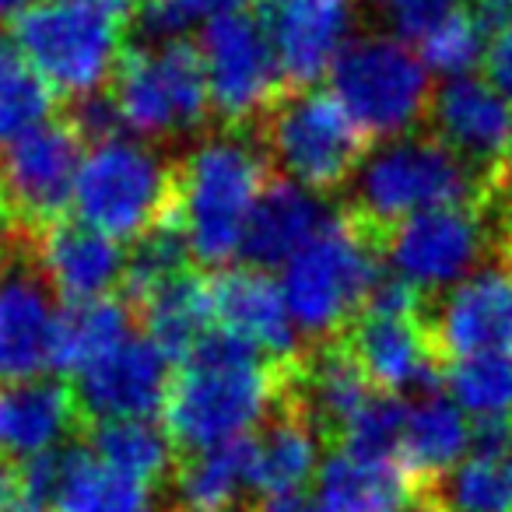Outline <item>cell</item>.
Listing matches in <instances>:
<instances>
[{"mask_svg":"<svg viewBox=\"0 0 512 512\" xmlns=\"http://www.w3.org/2000/svg\"><path fill=\"white\" fill-rule=\"evenodd\" d=\"M253 512H327V505L306 491H292V495H260Z\"/></svg>","mask_w":512,"mask_h":512,"instance_id":"obj_40","label":"cell"},{"mask_svg":"<svg viewBox=\"0 0 512 512\" xmlns=\"http://www.w3.org/2000/svg\"><path fill=\"white\" fill-rule=\"evenodd\" d=\"M214 327L235 337L256 355L271 362H288L302 351V337L288 313L285 292L267 271L256 267H221L211 274Z\"/></svg>","mask_w":512,"mask_h":512,"instance_id":"obj_19","label":"cell"},{"mask_svg":"<svg viewBox=\"0 0 512 512\" xmlns=\"http://www.w3.org/2000/svg\"><path fill=\"white\" fill-rule=\"evenodd\" d=\"M428 123L432 134L488 183L512 151V102L484 74L442 81Z\"/></svg>","mask_w":512,"mask_h":512,"instance_id":"obj_17","label":"cell"},{"mask_svg":"<svg viewBox=\"0 0 512 512\" xmlns=\"http://www.w3.org/2000/svg\"><path fill=\"white\" fill-rule=\"evenodd\" d=\"M491 193H498L502 200H509L512 204V151L505 155V162H502V169L491 176Z\"/></svg>","mask_w":512,"mask_h":512,"instance_id":"obj_41","label":"cell"},{"mask_svg":"<svg viewBox=\"0 0 512 512\" xmlns=\"http://www.w3.org/2000/svg\"><path fill=\"white\" fill-rule=\"evenodd\" d=\"M137 327L158 344L172 365L186 362L214 330V295L211 278L200 267H190L179 278L165 281L134 309Z\"/></svg>","mask_w":512,"mask_h":512,"instance_id":"obj_24","label":"cell"},{"mask_svg":"<svg viewBox=\"0 0 512 512\" xmlns=\"http://www.w3.org/2000/svg\"><path fill=\"white\" fill-rule=\"evenodd\" d=\"M85 435L71 379H32L0 390V456L32 460Z\"/></svg>","mask_w":512,"mask_h":512,"instance_id":"obj_22","label":"cell"},{"mask_svg":"<svg viewBox=\"0 0 512 512\" xmlns=\"http://www.w3.org/2000/svg\"><path fill=\"white\" fill-rule=\"evenodd\" d=\"M106 95L123 130L151 144L200 134L214 116L204 64L190 39H148L144 46H130Z\"/></svg>","mask_w":512,"mask_h":512,"instance_id":"obj_9","label":"cell"},{"mask_svg":"<svg viewBox=\"0 0 512 512\" xmlns=\"http://www.w3.org/2000/svg\"><path fill=\"white\" fill-rule=\"evenodd\" d=\"M509 470H512V449H509Z\"/></svg>","mask_w":512,"mask_h":512,"instance_id":"obj_45","label":"cell"},{"mask_svg":"<svg viewBox=\"0 0 512 512\" xmlns=\"http://www.w3.org/2000/svg\"><path fill=\"white\" fill-rule=\"evenodd\" d=\"M253 432L179 456L169 481L172 512H253Z\"/></svg>","mask_w":512,"mask_h":512,"instance_id":"obj_23","label":"cell"},{"mask_svg":"<svg viewBox=\"0 0 512 512\" xmlns=\"http://www.w3.org/2000/svg\"><path fill=\"white\" fill-rule=\"evenodd\" d=\"M25 4H29V0H0V15H18V11L25 8Z\"/></svg>","mask_w":512,"mask_h":512,"instance_id":"obj_42","label":"cell"},{"mask_svg":"<svg viewBox=\"0 0 512 512\" xmlns=\"http://www.w3.org/2000/svg\"><path fill=\"white\" fill-rule=\"evenodd\" d=\"M421 60L425 67L442 81L467 78L477 74V67L484 64V50H488V25L481 15H474L470 8H449L446 15H439L418 39Z\"/></svg>","mask_w":512,"mask_h":512,"instance_id":"obj_33","label":"cell"},{"mask_svg":"<svg viewBox=\"0 0 512 512\" xmlns=\"http://www.w3.org/2000/svg\"><path fill=\"white\" fill-rule=\"evenodd\" d=\"M502 4H505V8H509V11H512V0H502Z\"/></svg>","mask_w":512,"mask_h":512,"instance_id":"obj_44","label":"cell"},{"mask_svg":"<svg viewBox=\"0 0 512 512\" xmlns=\"http://www.w3.org/2000/svg\"><path fill=\"white\" fill-rule=\"evenodd\" d=\"M53 512H155V488L102 463L81 439L64 446Z\"/></svg>","mask_w":512,"mask_h":512,"instance_id":"obj_29","label":"cell"},{"mask_svg":"<svg viewBox=\"0 0 512 512\" xmlns=\"http://www.w3.org/2000/svg\"><path fill=\"white\" fill-rule=\"evenodd\" d=\"M470 432L474 421H467V411L453 397L428 393L414 400L400 446V467L411 474L414 488L453 470L470 453Z\"/></svg>","mask_w":512,"mask_h":512,"instance_id":"obj_28","label":"cell"},{"mask_svg":"<svg viewBox=\"0 0 512 512\" xmlns=\"http://www.w3.org/2000/svg\"><path fill=\"white\" fill-rule=\"evenodd\" d=\"M190 267H197V260H193L190 239H186V228L179 221V207H176V214H169L155 228H148L141 239L130 242L127 267H123V281H120V299L130 309H137L155 288L179 278Z\"/></svg>","mask_w":512,"mask_h":512,"instance_id":"obj_32","label":"cell"},{"mask_svg":"<svg viewBox=\"0 0 512 512\" xmlns=\"http://www.w3.org/2000/svg\"><path fill=\"white\" fill-rule=\"evenodd\" d=\"M57 295L36 260L0 274V383H32L53 369Z\"/></svg>","mask_w":512,"mask_h":512,"instance_id":"obj_18","label":"cell"},{"mask_svg":"<svg viewBox=\"0 0 512 512\" xmlns=\"http://www.w3.org/2000/svg\"><path fill=\"white\" fill-rule=\"evenodd\" d=\"M281 362L256 355L218 327L172 369L162 425L179 456L204 453L264 425L278 400Z\"/></svg>","mask_w":512,"mask_h":512,"instance_id":"obj_1","label":"cell"},{"mask_svg":"<svg viewBox=\"0 0 512 512\" xmlns=\"http://www.w3.org/2000/svg\"><path fill=\"white\" fill-rule=\"evenodd\" d=\"M421 512H512L509 460L467 453L453 470L414 488Z\"/></svg>","mask_w":512,"mask_h":512,"instance_id":"obj_31","label":"cell"},{"mask_svg":"<svg viewBox=\"0 0 512 512\" xmlns=\"http://www.w3.org/2000/svg\"><path fill=\"white\" fill-rule=\"evenodd\" d=\"M85 151L88 141L67 113L0 148V211L32 256L39 235L74 214Z\"/></svg>","mask_w":512,"mask_h":512,"instance_id":"obj_11","label":"cell"},{"mask_svg":"<svg viewBox=\"0 0 512 512\" xmlns=\"http://www.w3.org/2000/svg\"><path fill=\"white\" fill-rule=\"evenodd\" d=\"M327 81L372 144L414 134L432 113L435 74L425 67L418 46L393 32L358 36Z\"/></svg>","mask_w":512,"mask_h":512,"instance_id":"obj_10","label":"cell"},{"mask_svg":"<svg viewBox=\"0 0 512 512\" xmlns=\"http://www.w3.org/2000/svg\"><path fill=\"white\" fill-rule=\"evenodd\" d=\"M446 390L474 418L512 421V348L446 365Z\"/></svg>","mask_w":512,"mask_h":512,"instance_id":"obj_35","label":"cell"},{"mask_svg":"<svg viewBox=\"0 0 512 512\" xmlns=\"http://www.w3.org/2000/svg\"><path fill=\"white\" fill-rule=\"evenodd\" d=\"M505 267L512 271V242H509V253H505Z\"/></svg>","mask_w":512,"mask_h":512,"instance_id":"obj_43","label":"cell"},{"mask_svg":"<svg viewBox=\"0 0 512 512\" xmlns=\"http://www.w3.org/2000/svg\"><path fill=\"white\" fill-rule=\"evenodd\" d=\"M327 200L330 197H320V193L274 172V179L260 193V200H256L253 214L246 221L239 264L267 274L274 267H285L334 214L337 204H327Z\"/></svg>","mask_w":512,"mask_h":512,"instance_id":"obj_21","label":"cell"},{"mask_svg":"<svg viewBox=\"0 0 512 512\" xmlns=\"http://www.w3.org/2000/svg\"><path fill=\"white\" fill-rule=\"evenodd\" d=\"M414 512H421V509H414Z\"/></svg>","mask_w":512,"mask_h":512,"instance_id":"obj_46","label":"cell"},{"mask_svg":"<svg viewBox=\"0 0 512 512\" xmlns=\"http://www.w3.org/2000/svg\"><path fill=\"white\" fill-rule=\"evenodd\" d=\"M341 341L348 344V351L358 358V365L379 393L428 397L446 386V369L428 341L421 306L411 313L362 309L355 323L341 334Z\"/></svg>","mask_w":512,"mask_h":512,"instance_id":"obj_14","label":"cell"},{"mask_svg":"<svg viewBox=\"0 0 512 512\" xmlns=\"http://www.w3.org/2000/svg\"><path fill=\"white\" fill-rule=\"evenodd\" d=\"M260 148L278 176L320 193L348 190L372 141L330 88H292L260 120Z\"/></svg>","mask_w":512,"mask_h":512,"instance_id":"obj_8","label":"cell"},{"mask_svg":"<svg viewBox=\"0 0 512 512\" xmlns=\"http://www.w3.org/2000/svg\"><path fill=\"white\" fill-rule=\"evenodd\" d=\"M512 242V204L484 193L467 204L432 207L400 221L379 246L383 267L418 288L425 299L442 295L491 264L505 267Z\"/></svg>","mask_w":512,"mask_h":512,"instance_id":"obj_5","label":"cell"},{"mask_svg":"<svg viewBox=\"0 0 512 512\" xmlns=\"http://www.w3.org/2000/svg\"><path fill=\"white\" fill-rule=\"evenodd\" d=\"M0 53H4V50H0Z\"/></svg>","mask_w":512,"mask_h":512,"instance_id":"obj_47","label":"cell"},{"mask_svg":"<svg viewBox=\"0 0 512 512\" xmlns=\"http://www.w3.org/2000/svg\"><path fill=\"white\" fill-rule=\"evenodd\" d=\"M407 418H411V404L393 393H376L369 404L362 407L351 428L344 432L341 446L351 456H365V460H397L400 446H404Z\"/></svg>","mask_w":512,"mask_h":512,"instance_id":"obj_36","label":"cell"},{"mask_svg":"<svg viewBox=\"0 0 512 512\" xmlns=\"http://www.w3.org/2000/svg\"><path fill=\"white\" fill-rule=\"evenodd\" d=\"M362 4L386 25V32L411 39V43L435 18L456 8V0H362Z\"/></svg>","mask_w":512,"mask_h":512,"instance_id":"obj_38","label":"cell"},{"mask_svg":"<svg viewBox=\"0 0 512 512\" xmlns=\"http://www.w3.org/2000/svg\"><path fill=\"white\" fill-rule=\"evenodd\" d=\"M383 274V256L369 232L341 204L327 225L285 264V302L302 344L334 341L355 323Z\"/></svg>","mask_w":512,"mask_h":512,"instance_id":"obj_6","label":"cell"},{"mask_svg":"<svg viewBox=\"0 0 512 512\" xmlns=\"http://www.w3.org/2000/svg\"><path fill=\"white\" fill-rule=\"evenodd\" d=\"M60 95L18 53H0V148L57 120Z\"/></svg>","mask_w":512,"mask_h":512,"instance_id":"obj_34","label":"cell"},{"mask_svg":"<svg viewBox=\"0 0 512 512\" xmlns=\"http://www.w3.org/2000/svg\"><path fill=\"white\" fill-rule=\"evenodd\" d=\"M137 316L120 295L92 302H64L53 330V369L64 376L92 369L106 355H113L123 341L134 337Z\"/></svg>","mask_w":512,"mask_h":512,"instance_id":"obj_27","label":"cell"},{"mask_svg":"<svg viewBox=\"0 0 512 512\" xmlns=\"http://www.w3.org/2000/svg\"><path fill=\"white\" fill-rule=\"evenodd\" d=\"M197 53L204 64L211 113L225 123V130H242L246 123L264 120L285 95L288 78L264 18L242 11L207 25L200 32Z\"/></svg>","mask_w":512,"mask_h":512,"instance_id":"obj_12","label":"cell"},{"mask_svg":"<svg viewBox=\"0 0 512 512\" xmlns=\"http://www.w3.org/2000/svg\"><path fill=\"white\" fill-rule=\"evenodd\" d=\"M36 267L60 302H92L120 292L127 253L116 239L71 214L39 235Z\"/></svg>","mask_w":512,"mask_h":512,"instance_id":"obj_20","label":"cell"},{"mask_svg":"<svg viewBox=\"0 0 512 512\" xmlns=\"http://www.w3.org/2000/svg\"><path fill=\"white\" fill-rule=\"evenodd\" d=\"M327 512H414V481L397 460H365L334 449L316 474Z\"/></svg>","mask_w":512,"mask_h":512,"instance_id":"obj_25","label":"cell"},{"mask_svg":"<svg viewBox=\"0 0 512 512\" xmlns=\"http://www.w3.org/2000/svg\"><path fill=\"white\" fill-rule=\"evenodd\" d=\"M274 179L260 141L246 130H218L190 144L176 162V207L200 267H232L260 193Z\"/></svg>","mask_w":512,"mask_h":512,"instance_id":"obj_3","label":"cell"},{"mask_svg":"<svg viewBox=\"0 0 512 512\" xmlns=\"http://www.w3.org/2000/svg\"><path fill=\"white\" fill-rule=\"evenodd\" d=\"M320 435L285 404H274L264 425L253 432V484L256 495H292L306 491L320 474Z\"/></svg>","mask_w":512,"mask_h":512,"instance_id":"obj_26","label":"cell"},{"mask_svg":"<svg viewBox=\"0 0 512 512\" xmlns=\"http://www.w3.org/2000/svg\"><path fill=\"white\" fill-rule=\"evenodd\" d=\"M421 320L442 369L512 348V271L491 264L470 274L456 288L421 302Z\"/></svg>","mask_w":512,"mask_h":512,"instance_id":"obj_13","label":"cell"},{"mask_svg":"<svg viewBox=\"0 0 512 512\" xmlns=\"http://www.w3.org/2000/svg\"><path fill=\"white\" fill-rule=\"evenodd\" d=\"M88 449L102 463L116 467L120 474H130L144 481L148 488H169L172 470H176V446H172L165 425H155L151 418H123V421H99L88 425L81 435Z\"/></svg>","mask_w":512,"mask_h":512,"instance_id":"obj_30","label":"cell"},{"mask_svg":"<svg viewBox=\"0 0 512 512\" xmlns=\"http://www.w3.org/2000/svg\"><path fill=\"white\" fill-rule=\"evenodd\" d=\"M362 0H264V25L295 88L330 78L358 39Z\"/></svg>","mask_w":512,"mask_h":512,"instance_id":"obj_15","label":"cell"},{"mask_svg":"<svg viewBox=\"0 0 512 512\" xmlns=\"http://www.w3.org/2000/svg\"><path fill=\"white\" fill-rule=\"evenodd\" d=\"M172 383V362L151 337L137 334L123 341L113 355L74 376L78 411L88 425L123 418H155L162 414Z\"/></svg>","mask_w":512,"mask_h":512,"instance_id":"obj_16","label":"cell"},{"mask_svg":"<svg viewBox=\"0 0 512 512\" xmlns=\"http://www.w3.org/2000/svg\"><path fill=\"white\" fill-rule=\"evenodd\" d=\"M176 214V162L141 137L88 144L74 186V218L116 242L141 239Z\"/></svg>","mask_w":512,"mask_h":512,"instance_id":"obj_7","label":"cell"},{"mask_svg":"<svg viewBox=\"0 0 512 512\" xmlns=\"http://www.w3.org/2000/svg\"><path fill=\"white\" fill-rule=\"evenodd\" d=\"M134 0H29L11 15L15 53L71 102L102 95L130 50Z\"/></svg>","mask_w":512,"mask_h":512,"instance_id":"obj_2","label":"cell"},{"mask_svg":"<svg viewBox=\"0 0 512 512\" xmlns=\"http://www.w3.org/2000/svg\"><path fill=\"white\" fill-rule=\"evenodd\" d=\"M488 186V179L477 176L439 137L414 130L372 144L341 207L376 246H383L400 221L432 207L481 200Z\"/></svg>","mask_w":512,"mask_h":512,"instance_id":"obj_4","label":"cell"},{"mask_svg":"<svg viewBox=\"0 0 512 512\" xmlns=\"http://www.w3.org/2000/svg\"><path fill=\"white\" fill-rule=\"evenodd\" d=\"M249 0H144L141 22L148 39H186L193 29L204 32L207 25L246 11Z\"/></svg>","mask_w":512,"mask_h":512,"instance_id":"obj_37","label":"cell"},{"mask_svg":"<svg viewBox=\"0 0 512 512\" xmlns=\"http://www.w3.org/2000/svg\"><path fill=\"white\" fill-rule=\"evenodd\" d=\"M481 71L512 102V11L488 29V50H484Z\"/></svg>","mask_w":512,"mask_h":512,"instance_id":"obj_39","label":"cell"}]
</instances>
